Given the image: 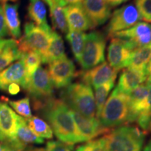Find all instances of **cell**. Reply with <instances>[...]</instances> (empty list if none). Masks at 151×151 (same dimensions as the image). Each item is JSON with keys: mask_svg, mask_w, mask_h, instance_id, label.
Returning <instances> with one entry per match:
<instances>
[{"mask_svg": "<svg viewBox=\"0 0 151 151\" xmlns=\"http://www.w3.org/2000/svg\"><path fill=\"white\" fill-rule=\"evenodd\" d=\"M82 6L92 29L102 25L111 16V7L104 0H83Z\"/></svg>", "mask_w": 151, "mask_h": 151, "instance_id": "obj_13", "label": "cell"}, {"mask_svg": "<svg viewBox=\"0 0 151 151\" xmlns=\"http://www.w3.org/2000/svg\"><path fill=\"white\" fill-rule=\"evenodd\" d=\"M106 39L100 32L87 34L86 43L78 63L83 70H88L104 62Z\"/></svg>", "mask_w": 151, "mask_h": 151, "instance_id": "obj_6", "label": "cell"}, {"mask_svg": "<svg viewBox=\"0 0 151 151\" xmlns=\"http://www.w3.org/2000/svg\"><path fill=\"white\" fill-rule=\"evenodd\" d=\"M25 120L28 127L37 137L43 139H52L53 132L51 127L42 118L37 116H32L29 118H25Z\"/></svg>", "mask_w": 151, "mask_h": 151, "instance_id": "obj_27", "label": "cell"}, {"mask_svg": "<svg viewBox=\"0 0 151 151\" xmlns=\"http://www.w3.org/2000/svg\"><path fill=\"white\" fill-rule=\"evenodd\" d=\"M49 6L52 26L56 30L67 34L69 31L67 20L64 11L66 4L63 0H43Z\"/></svg>", "mask_w": 151, "mask_h": 151, "instance_id": "obj_20", "label": "cell"}, {"mask_svg": "<svg viewBox=\"0 0 151 151\" xmlns=\"http://www.w3.org/2000/svg\"><path fill=\"white\" fill-rule=\"evenodd\" d=\"M61 100L71 110L88 118H96V105L92 88L83 83H71L62 88Z\"/></svg>", "mask_w": 151, "mask_h": 151, "instance_id": "obj_3", "label": "cell"}, {"mask_svg": "<svg viewBox=\"0 0 151 151\" xmlns=\"http://www.w3.org/2000/svg\"><path fill=\"white\" fill-rule=\"evenodd\" d=\"M67 57L65 53V47L61 36L52 30L51 39L45 54L41 57L43 64H50L52 62Z\"/></svg>", "mask_w": 151, "mask_h": 151, "instance_id": "obj_21", "label": "cell"}, {"mask_svg": "<svg viewBox=\"0 0 151 151\" xmlns=\"http://www.w3.org/2000/svg\"><path fill=\"white\" fill-rule=\"evenodd\" d=\"M0 151H18L6 143L0 142Z\"/></svg>", "mask_w": 151, "mask_h": 151, "instance_id": "obj_39", "label": "cell"}, {"mask_svg": "<svg viewBox=\"0 0 151 151\" xmlns=\"http://www.w3.org/2000/svg\"><path fill=\"white\" fill-rule=\"evenodd\" d=\"M16 139L22 144L28 146L30 144H42L44 139L35 135L28 127L25 118L18 116Z\"/></svg>", "mask_w": 151, "mask_h": 151, "instance_id": "obj_25", "label": "cell"}, {"mask_svg": "<svg viewBox=\"0 0 151 151\" xmlns=\"http://www.w3.org/2000/svg\"><path fill=\"white\" fill-rule=\"evenodd\" d=\"M87 34L83 32L70 31L69 30L66 34V39L70 45L75 59L78 62L80 60L85 43H86Z\"/></svg>", "mask_w": 151, "mask_h": 151, "instance_id": "obj_28", "label": "cell"}, {"mask_svg": "<svg viewBox=\"0 0 151 151\" xmlns=\"http://www.w3.org/2000/svg\"><path fill=\"white\" fill-rule=\"evenodd\" d=\"M52 30H46L32 22L24 24V35L16 41L22 53L35 51L42 57L46 52L51 39Z\"/></svg>", "mask_w": 151, "mask_h": 151, "instance_id": "obj_5", "label": "cell"}, {"mask_svg": "<svg viewBox=\"0 0 151 151\" xmlns=\"http://www.w3.org/2000/svg\"><path fill=\"white\" fill-rule=\"evenodd\" d=\"M66 4V5H73V4H82L83 0H63Z\"/></svg>", "mask_w": 151, "mask_h": 151, "instance_id": "obj_41", "label": "cell"}, {"mask_svg": "<svg viewBox=\"0 0 151 151\" xmlns=\"http://www.w3.org/2000/svg\"><path fill=\"white\" fill-rule=\"evenodd\" d=\"M145 135L139 127L128 124L113 128L104 137L108 151H141Z\"/></svg>", "mask_w": 151, "mask_h": 151, "instance_id": "obj_4", "label": "cell"}, {"mask_svg": "<svg viewBox=\"0 0 151 151\" xmlns=\"http://www.w3.org/2000/svg\"><path fill=\"white\" fill-rule=\"evenodd\" d=\"M21 59L23 61L26 76L28 80V78L40 67L41 64L42 63L41 57L40 54L37 52L30 51L22 53Z\"/></svg>", "mask_w": 151, "mask_h": 151, "instance_id": "obj_31", "label": "cell"}, {"mask_svg": "<svg viewBox=\"0 0 151 151\" xmlns=\"http://www.w3.org/2000/svg\"><path fill=\"white\" fill-rule=\"evenodd\" d=\"M18 115L6 102H0V133L4 138V143H10L16 139Z\"/></svg>", "mask_w": 151, "mask_h": 151, "instance_id": "obj_16", "label": "cell"}, {"mask_svg": "<svg viewBox=\"0 0 151 151\" xmlns=\"http://www.w3.org/2000/svg\"><path fill=\"white\" fill-rule=\"evenodd\" d=\"M64 11L69 30L84 32L92 29L82 4L66 6L64 7Z\"/></svg>", "mask_w": 151, "mask_h": 151, "instance_id": "obj_17", "label": "cell"}, {"mask_svg": "<svg viewBox=\"0 0 151 151\" xmlns=\"http://www.w3.org/2000/svg\"><path fill=\"white\" fill-rule=\"evenodd\" d=\"M7 92L11 95H16L18 93H19L20 91V87L18 84L16 83H12L9 85L8 88H7Z\"/></svg>", "mask_w": 151, "mask_h": 151, "instance_id": "obj_37", "label": "cell"}, {"mask_svg": "<svg viewBox=\"0 0 151 151\" xmlns=\"http://www.w3.org/2000/svg\"><path fill=\"white\" fill-rule=\"evenodd\" d=\"M53 88L48 71L40 67L28 78L24 90L31 97L35 107L53 97Z\"/></svg>", "mask_w": 151, "mask_h": 151, "instance_id": "obj_7", "label": "cell"}, {"mask_svg": "<svg viewBox=\"0 0 151 151\" xmlns=\"http://www.w3.org/2000/svg\"><path fill=\"white\" fill-rule=\"evenodd\" d=\"M76 151H108L104 137L88 141L76 148Z\"/></svg>", "mask_w": 151, "mask_h": 151, "instance_id": "obj_32", "label": "cell"}, {"mask_svg": "<svg viewBox=\"0 0 151 151\" xmlns=\"http://www.w3.org/2000/svg\"><path fill=\"white\" fill-rule=\"evenodd\" d=\"M143 151H151V139H150L148 142L146 143L143 148Z\"/></svg>", "mask_w": 151, "mask_h": 151, "instance_id": "obj_45", "label": "cell"}, {"mask_svg": "<svg viewBox=\"0 0 151 151\" xmlns=\"http://www.w3.org/2000/svg\"><path fill=\"white\" fill-rule=\"evenodd\" d=\"M4 141H5L4 138L3 136L1 135V134L0 133V142H4Z\"/></svg>", "mask_w": 151, "mask_h": 151, "instance_id": "obj_47", "label": "cell"}, {"mask_svg": "<svg viewBox=\"0 0 151 151\" xmlns=\"http://www.w3.org/2000/svg\"><path fill=\"white\" fill-rule=\"evenodd\" d=\"M147 79L146 70L126 68L120 76L116 88L120 92L128 94L137 87L146 82Z\"/></svg>", "mask_w": 151, "mask_h": 151, "instance_id": "obj_18", "label": "cell"}, {"mask_svg": "<svg viewBox=\"0 0 151 151\" xmlns=\"http://www.w3.org/2000/svg\"><path fill=\"white\" fill-rule=\"evenodd\" d=\"M73 145H69L60 141H50L47 142L46 151H73Z\"/></svg>", "mask_w": 151, "mask_h": 151, "instance_id": "obj_35", "label": "cell"}, {"mask_svg": "<svg viewBox=\"0 0 151 151\" xmlns=\"http://www.w3.org/2000/svg\"><path fill=\"white\" fill-rule=\"evenodd\" d=\"M135 122L145 134L151 133V111H142L137 116Z\"/></svg>", "mask_w": 151, "mask_h": 151, "instance_id": "obj_33", "label": "cell"}, {"mask_svg": "<svg viewBox=\"0 0 151 151\" xmlns=\"http://www.w3.org/2000/svg\"><path fill=\"white\" fill-rule=\"evenodd\" d=\"M22 56V53L18 49L16 40L9 39L7 44L0 52V72L17 60L21 59Z\"/></svg>", "mask_w": 151, "mask_h": 151, "instance_id": "obj_26", "label": "cell"}, {"mask_svg": "<svg viewBox=\"0 0 151 151\" xmlns=\"http://www.w3.org/2000/svg\"><path fill=\"white\" fill-rule=\"evenodd\" d=\"M106 3H107L111 7H115L122 4L127 2L129 0H104Z\"/></svg>", "mask_w": 151, "mask_h": 151, "instance_id": "obj_38", "label": "cell"}, {"mask_svg": "<svg viewBox=\"0 0 151 151\" xmlns=\"http://www.w3.org/2000/svg\"><path fill=\"white\" fill-rule=\"evenodd\" d=\"M142 20L140 13L133 4H127L113 11L106 27L107 35L111 37L115 33L133 27Z\"/></svg>", "mask_w": 151, "mask_h": 151, "instance_id": "obj_8", "label": "cell"}, {"mask_svg": "<svg viewBox=\"0 0 151 151\" xmlns=\"http://www.w3.org/2000/svg\"><path fill=\"white\" fill-rule=\"evenodd\" d=\"M27 82L24 65L22 59L11 65L6 69L0 72V90L6 91L9 85L18 84L25 88Z\"/></svg>", "mask_w": 151, "mask_h": 151, "instance_id": "obj_15", "label": "cell"}, {"mask_svg": "<svg viewBox=\"0 0 151 151\" xmlns=\"http://www.w3.org/2000/svg\"><path fill=\"white\" fill-rule=\"evenodd\" d=\"M71 113L78 131L86 141L95 139L102 134H106L110 131L104 129L97 118H88L73 110H71Z\"/></svg>", "mask_w": 151, "mask_h": 151, "instance_id": "obj_14", "label": "cell"}, {"mask_svg": "<svg viewBox=\"0 0 151 151\" xmlns=\"http://www.w3.org/2000/svg\"><path fill=\"white\" fill-rule=\"evenodd\" d=\"M146 70L147 72V75H148V79L151 78V60L148 62V65H147Z\"/></svg>", "mask_w": 151, "mask_h": 151, "instance_id": "obj_44", "label": "cell"}, {"mask_svg": "<svg viewBox=\"0 0 151 151\" xmlns=\"http://www.w3.org/2000/svg\"><path fill=\"white\" fill-rule=\"evenodd\" d=\"M114 83L115 82H109L94 89L95 90L94 100H95L96 105V118L97 119L101 114L109 93L114 87Z\"/></svg>", "mask_w": 151, "mask_h": 151, "instance_id": "obj_29", "label": "cell"}, {"mask_svg": "<svg viewBox=\"0 0 151 151\" xmlns=\"http://www.w3.org/2000/svg\"><path fill=\"white\" fill-rule=\"evenodd\" d=\"M151 60V43L136 48L130 54L126 68L146 70V66Z\"/></svg>", "mask_w": 151, "mask_h": 151, "instance_id": "obj_24", "label": "cell"}, {"mask_svg": "<svg viewBox=\"0 0 151 151\" xmlns=\"http://www.w3.org/2000/svg\"><path fill=\"white\" fill-rule=\"evenodd\" d=\"M9 39H4L0 38V52L3 50V48H4L6 45L8 43Z\"/></svg>", "mask_w": 151, "mask_h": 151, "instance_id": "obj_42", "label": "cell"}, {"mask_svg": "<svg viewBox=\"0 0 151 151\" xmlns=\"http://www.w3.org/2000/svg\"><path fill=\"white\" fill-rule=\"evenodd\" d=\"M9 35V31L6 23L4 13L3 6L0 4V38L7 37Z\"/></svg>", "mask_w": 151, "mask_h": 151, "instance_id": "obj_36", "label": "cell"}, {"mask_svg": "<svg viewBox=\"0 0 151 151\" xmlns=\"http://www.w3.org/2000/svg\"><path fill=\"white\" fill-rule=\"evenodd\" d=\"M119 38L127 41L134 50L151 43V24L139 22L133 27L115 33L111 38Z\"/></svg>", "mask_w": 151, "mask_h": 151, "instance_id": "obj_11", "label": "cell"}, {"mask_svg": "<svg viewBox=\"0 0 151 151\" xmlns=\"http://www.w3.org/2000/svg\"><path fill=\"white\" fill-rule=\"evenodd\" d=\"M148 87V104L149 110L151 111V83L146 81Z\"/></svg>", "mask_w": 151, "mask_h": 151, "instance_id": "obj_40", "label": "cell"}, {"mask_svg": "<svg viewBox=\"0 0 151 151\" xmlns=\"http://www.w3.org/2000/svg\"><path fill=\"white\" fill-rule=\"evenodd\" d=\"M33 109L48 122L60 141L69 145L86 141L78 131L71 109L61 99L52 97Z\"/></svg>", "mask_w": 151, "mask_h": 151, "instance_id": "obj_1", "label": "cell"}, {"mask_svg": "<svg viewBox=\"0 0 151 151\" xmlns=\"http://www.w3.org/2000/svg\"><path fill=\"white\" fill-rule=\"evenodd\" d=\"M131 115V123L135 122L137 116L142 111L149 110L148 104V87L147 82L137 87L127 94Z\"/></svg>", "mask_w": 151, "mask_h": 151, "instance_id": "obj_19", "label": "cell"}, {"mask_svg": "<svg viewBox=\"0 0 151 151\" xmlns=\"http://www.w3.org/2000/svg\"><path fill=\"white\" fill-rule=\"evenodd\" d=\"M118 71L111 67L107 62H104L88 70L77 73L82 83L96 89L109 82H115Z\"/></svg>", "mask_w": 151, "mask_h": 151, "instance_id": "obj_10", "label": "cell"}, {"mask_svg": "<svg viewBox=\"0 0 151 151\" xmlns=\"http://www.w3.org/2000/svg\"><path fill=\"white\" fill-rule=\"evenodd\" d=\"M24 151H46L45 148H35L32 146H28Z\"/></svg>", "mask_w": 151, "mask_h": 151, "instance_id": "obj_43", "label": "cell"}, {"mask_svg": "<svg viewBox=\"0 0 151 151\" xmlns=\"http://www.w3.org/2000/svg\"><path fill=\"white\" fill-rule=\"evenodd\" d=\"M28 16L33 23L46 30H51L47 21L46 8L42 0H29Z\"/></svg>", "mask_w": 151, "mask_h": 151, "instance_id": "obj_22", "label": "cell"}, {"mask_svg": "<svg viewBox=\"0 0 151 151\" xmlns=\"http://www.w3.org/2000/svg\"><path fill=\"white\" fill-rule=\"evenodd\" d=\"M48 72L55 88L62 89L69 84L77 75L73 61L67 57L48 64Z\"/></svg>", "mask_w": 151, "mask_h": 151, "instance_id": "obj_9", "label": "cell"}, {"mask_svg": "<svg viewBox=\"0 0 151 151\" xmlns=\"http://www.w3.org/2000/svg\"><path fill=\"white\" fill-rule=\"evenodd\" d=\"M135 6L140 13L142 20L151 22V0H134Z\"/></svg>", "mask_w": 151, "mask_h": 151, "instance_id": "obj_34", "label": "cell"}, {"mask_svg": "<svg viewBox=\"0 0 151 151\" xmlns=\"http://www.w3.org/2000/svg\"><path fill=\"white\" fill-rule=\"evenodd\" d=\"M18 1V0H0V1L4 4L7 3L8 1H14V2H15V1Z\"/></svg>", "mask_w": 151, "mask_h": 151, "instance_id": "obj_46", "label": "cell"}, {"mask_svg": "<svg viewBox=\"0 0 151 151\" xmlns=\"http://www.w3.org/2000/svg\"><path fill=\"white\" fill-rule=\"evenodd\" d=\"M1 101L8 102L13 109L22 118L27 119L32 116L29 97H24L19 100H16V101H12V100L8 99V98L2 97Z\"/></svg>", "mask_w": 151, "mask_h": 151, "instance_id": "obj_30", "label": "cell"}, {"mask_svg": "<svg viewBox=\"0 0 151 151\" xmlns=\"http://www.w3.org/2000/svg\"><path fill=\"white\" fill-rule=\"evenodd\" d=\"M147 81H149V82H150V83H151V78L147 79Z\"/></svg>", "mask_w": 151, "mask_h": 151, "instance_id": "obj_48", "label": "cell"}, {"mask_svg": "<svg viewBox=\"0 0 151 151\" xmlns=\"http://www.w3.org/2000/svg\"><path fill=\"white\" fill-rule=\"evenodd\" d=\"M3 9L9 33L14 39H20L21 37V28L18 14V4L5 3L3 5Z\"/></svg>", "mask_w": 151, "mask_h": 151, "instance_id": "obj_23", "label": "cell"}, {"mask_svg": "<svg viewBox=\"0 0 151 151\" xmlns=\"http://www.w3.org/2000/svg\"><path fill=\"white\" fill-rule=\"evenodd\" d=\"M133 50L134 48L127 41L112 38L108 48V63L117 71L126 68L127 60Z\"/></svg>", "mask_w": 151, "mask_h": 151, "instance_id": "obj_12", "label": "cell"}, {"mask_svg": "<svg viewBox=\"0 0 151 151\" xmlns=\"http://www.w3.org/2000/svg\"><path fill=\"white\" fill-rule=\"evenodd\" d=\"M98 120L108 130L131 123L127 94L120 92L116 87L106 101Z\"/></svg>", "mask_w": 151, "mask_h": 151, "instance_id": "obj_2", "label": "cell"}]
</instances>
